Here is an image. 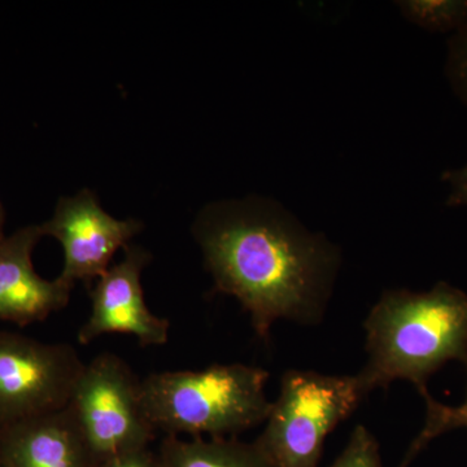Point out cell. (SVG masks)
I'll use <instances>...</instances> for the list:
<instances>
[{
	"instance_id": "2e32d148",
	"label": "cell",
	"mask_w": 467,
	"mask_h": 467,
	"mask_svg": "<svg viewBox=\"0 0 467 467\" xmlns=\"http://www.w3.org/2000/svg\"><path fill=\"white\" fill-rule=\"evenodd\" d=\"M441 181L450 187L445 204L448 207H467V164L459 169H448Z\"/></svg>"
},
{
	"instance_id": "7a4b0ae2",
	"label": "cell",
	"mask_w": 467,
	"mask_h": 467,
	"mask_svg": "<svg viewBox=\"0 0 467 467\" xmlns=\"http://www.w3.org/2000/svg\"><path fill=\"white\" fill-rule=\"evenodd\" d=\"M368 361L358 377L368 393L396 380L429 391L451 361L467 370V294L448 282L430 291L387 290L364 321Z\"/></svg>"
},
{
	"instance_id": "9c48e42d",
	"label": "cell",
	"mask_w": 467,
	"mask_h": 467,
	"mask_svg": "<svg viewBox=\"0 0 467 467\" xmlns=\"http://www.w3.org/2000/svg\"><path fill=\"white\" fill-rule=\"evenodd\" d=\"M45 236L41 225L23 227L0 241V322L17 326L45 321L67 306L73 287L36 275L33 251Z\"/></svg>"
},
{
	"instance_id": "5b68a950",
	"label": "cell",
	"mask_w": 467,
	"mask_h": 467,
	"mask_svg": "<svg viewBox=\"0 0 467 467\" xmlns=\"http://www.w3.org/2000/svg\"><path fill=\"white\" fill-rule=\"evenodd\" d=\"M95 466L155 441L142 398L140 378L125 359L100 353L85 362L67 405Z\"/></svg>"
},
{
	"instance_id": "277c9868",
	"label": "cell",
	"mask_w": 467,
	"mask_h": 467,
	"mask_svg": "<svg viewBox=\"0 0 467 467\" xmlns=\"http://www.w3.org/2000/svg\"><path fill=\"white\" fill-rule=\"evenodd\" d=\"M368 395L358 374L285 371L257 444L275 467H318L326 438Z\"/></svg>"
},
{
	"instance_id": "8992f818",
	"label": "cell",
	"mask_w": 467,
	"mask_h": 467,
	"mask_svg": "<svg viewBox=\"0 0 467 467\" xmlns=\"http://www.w3.org/2000/svg\"><path fill=\"white\" fill-rule=\"evenodd\" d=\"M84 367L70 344L0 331V427L66 409Z\"/></svg>"
},
{
	"instance_id": "6da1fadb",
	"label": "cell",
	"mask_w": 467,
	"mask_h": 467,
	"mask_svg": "<svg viewBox=\"0 0 467 467\" xmlns=\"http://www.w3.org/2000/svg\"><path fill=\"white\" fill-rule=\"evenodd\" d=\"M195 236L214 291L235 297L261 340L276 321L315 326L324 319L340 252L272 202L207 209Z\"/></svg>"
},
{
	"instance_id": "3957f363",
	"label": "cell",
	"mask_w": 467,
	"mask_h": 467,
	"mask_svg": "<svg viewBox=\"0 0 467 467\" xmlns=\"http://www.w3.org/2000/svg\"><path fill=\"white\" fill-rule=\"evenodd\" d=\"M269 373L244 364L160 371L140 378L147 416L165 436L238 438L265 423Z\"/></svg>"
},
{
	"instance_id": "ba28073f",
	"label": "cell",
	"mask_w": 467,
	"mask_h": 467,
	"mask_svg": "<svg viewBox=\"0 0 467 467\" xmlns=\"http://www.w3.org/2000/svg\"><path fill=\"white\" fill-rule=\"evenodd\" d=\"M124 251V260L110 265L90 290L91 312L77 334L79 344L109 334L131 335L142 347L168 343L171 324L150 312L140 282L152 256L140 245L129 244Z\"/></svg>"
},
{
	"instance_id": "8fae6325",
	"label": "cell",
	"mask_w": 467,
	"mask_h": 467,
	"mask_svg": "<svg viewBox=\"0 0 467 467\" xmlns=\"http://www.w3.org/2000/svg\"><path fill=\"white\" fill-rule=\"evenodd\" d=\"M158 454L161 467H275L256 441L238 438L165 436Z\"/></svg>"
},
{
	"instance_id": "5bb4252c",
	"label": "cell",
	"mask_w": 467,
	"mask_h": 467,
	"mask_svg": "<svg viewBox=\"0 0 467 467\" xmlns=\"http://www.w3.org/2000/svg\"><path fill=\"white\" fill-rule=\"evenodd\" d=\"M330 467H383L376 436L365 426L356 427L346 448Z\"/></svg>"
},
{
	"instance_id": "30bf717a",
	"label": "cell",
	"mask_w": 467,
	"mask_h": 467,
	"mask_svg": "<svg viewBox=\"0 0 467 467\" xmlns=\"http://www.w3.org/2000/svg\"><path fill=\"white\" fill-rule=\"evenodd\" d=\"M0 467H95L67 409L0 427Z\"/></svg>"
},
{
	"instance_id": "4fadbf2b",
	"label": "cell",
	"mask_w": 467,
	"mask_h": 467,
	"mask_svg": "<svg viewBox=\"0 0 467 467\" xmlns=\"http://www.w3.org/2000/svg\"><path fill=\"white\" fill-rule=\"evenodd\" d=\"M426 405V420L423 429L411 442L399 467H409L418 454L434 439L456 429H467V393L466 399L459 407H451L436 401L429 391L420 393Z\"/></svg>"
},
{
	"instance_id": "52a82bcc",
	"label": "cell",
	"mask_w": 467,
	"mask_h": 467,
	"mask_svg": "<svg viewBox=\"0 0 467 467\" xmlns=\"http://www.w3.org/2000/svg\"><path fill=\"white\" fill-rule=\"evenodd\" d=\"M41 226L45 236L63 245L64 267L58 278L73 288L78 282L95 284L112 265L117 251L125 250L143 229L140 221L110 216L88 190L75 198H61L54 216Z\"/></svg>"
},
{
	"instance_id": "e0dca14e",
	"label": "cell",
	"mask_w": 467,
	"mask_h": 467,
	"mask_svg": "<svg viewBox=\"0 0 467 467\" xmlns=\"http://www.w3.org/2000/svg\"><path fill=\"white\" fill-rule=\"evenodd\" d=\"M95 467H161V462H160L158 451H153L149 447L119 454L113 459L98 463Z\"/></svg>"
},
{
	"instance_id": "9a60e30c",
	"label": "cell",
	"mask_w": 467,
	"mask_h": 467,
	"mask_svg": "<svg viewBox=\"0 0 467 467\" xmlns=\"http://www.w3.org/2000/svg\"><path fill=\"white\" fill-rule=\"evenodd\" d=\"M445 76L451 91L467 107V26L448 39Z\"/></svg>"
},
{
	"instance_id": "ac0fdd59",
	"label": "cell",
	"mask_w": 467,
	"mask_h": 467,
	"mask_svg": "<svg viewBox=\"0 0 467 467\" xmlns=\"http://www.w3.org/2000/svg\"><path fill=\"white\" fill-rule=\"evenodd\" d=\"M5 212L3 208L2 202H0V241L5 238Z\"/></svg>"
},
{
	"instance_id": "7c38bea8",
	"label": "cell",
	"mask_w": 467,
	"mask_h": 467,
	"mask_svg": "<svg viewBox=\"0 0 467 467\" xmlns=\"http://www.w3.org/2000/svg\"><path fill=\"white\" fill-rule=\"evenodd\" d=\"M402 16L422 29L454 34L467 26V0H405Z\"/></svg>"
}]
</instances>
